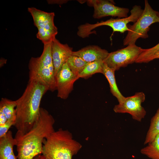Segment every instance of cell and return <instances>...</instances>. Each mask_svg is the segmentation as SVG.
I'll list each match as a JSON object with an SVG mask.
<instances>
[{
  "label": "cell",
  "instance_id": "cell-1",
  "mask_svg": "<svg viewBox=\"0 0 159 159\" xmlns=\"http://www.w3.org/2000/svg\"><path fill=\"white\" fill-rule=\"evenodd\" d=\"M55 120L46 109L40 107L38 117L32 128L23 134L16 133L17 159H33L42 154L45 139L55 131Z\"/></svg>",
  "mask_w": 159,
  "mask_h": 159
},
{
  "label": "cell",
  "instance_id": "cell-2",
  "mask_svg": "<svg viewBox=\"0 0 159 159\" xmlns=\"http://www.w3.org/2000/svg\"><path fill=\"white\" fill-rule=\"evenodd\" d=\"M48 87L37 81L29 82L21 96L16 100V119L14 126L16 133H26L32 127L39 115L43 96Z\"/></svg>",
  "mask_w": 159,
  "mask_h": 159
},
{
  "label": "cell",
  "instance_id": "cell-3",
  "mask_svg": "<svg viewBox=\"0 0 159 159\" xmlns=\"http://www.w3.org/2000/svg\"><path fill=\"white\" fill-rule=\"evenodd\" d=\"M82 147L70 132L60 128L45 139L42 154L46 159H72Z\"/></svg>",
  "mask_w": 159,
  "mask_h": 159
},
{
  "label": "cell",
  "instance_id": "cell-4",
  "mask_svg": "<svg viewBox=\"0 0 159 159\" xmlns=\"http://www.w3.org/2000/svg\"><path fill=\"white\" fill-rule=\"evenodd\" d=\"M52 42L44 44L40 56L30 59L28 64L29 82H40L45 85L49 90L53 92L57 88L52 55Z\"/></svg>",
  "mask_w": 159,
  "mask_h": 159
},
{
  "label": "cell",
  "instance_id": "cell-5",
  "mask_svg": "<svg viewBox=\"0 0 159 159\" xmlns=\"http://www.w3.org/2000/svg\"><path fill=\"white\" fill-rule=\"evenodd\" d=\"M158 11L153 9L147 0L145 1L143 12L137 21L132 25H128V31L123 41L124 45L135 44L140 38L148 37V32L152 24L159 23Z\"/></svg>",
  "mask_w": 159,
  "mask_h": 159
},
{
  "label": "cell",
  "instance_id": "cell-6",
  "mask_svg": "<svg viewBox=\"0 0 159 159\" xmlns=\"http://www.w3.org/2000/svg\"><path fill=\"white\" fill-rule=\"evenodd\" d=\"M143 11L140 6L135 5L130 11V14L126 18L113 19L111 18L105 21L97 22L95 24L88 23L81 25L78 27L77 34L82 38L88 37L92 33L91 31L96 28L102 26L111 27L113 32H118L123 33L128 31V24L136 22L140 17Z\"/></svg>",
  "mask_w": 159,
  "mask_h": 159
},
{
  "label": "cell",
  "instance_id": "cell-7",
  "mask_svg": "<svg viewBox=\"0 0 159 159\" xmlns=\"http://www.w3.org/2000/svg\"><path fill=\"white\" fill-rule=\"evenodd\" d=\"M28 11L32 15L34 25L38 29L37 39L44 44L51 43L58 33L54 23V12H47L35 7H29Z\"/></svg>",
  "mask_w": 159,
  "mask_h": 159
},
{
  "label": "cell",
  "instance_id": "cell-8",
  "mask_svg": "<svg viewBox=\"0 0 159 159\" xmlns=\"http://www.w3.org/2000/svg\"><path fill=\"white\" fill-rule=\"evenodd\" d=\"M144 49L135 44L129 45L125 47L109 53L104 62L115 71L135 62Z\"/></svg>",
  "mask_w": 159,
  "mask_h": 159
},
{
  "label": "cell",
  "instance_id": "cell-9",
  "mask_svg": "<svg viewBox=\"0 0 159 159\" xmlns=\"http://www.w3.org/2000/svg\"><path fill=\"white\" fill-rule=\"evenodd\" d=\"M145 97V95L143 92H136L133 95L125 97L122 103L114 106L113 110L117 113H128L133 120L141 122L146 113V110L142 106Z\"/></svg>",
  "mask_w": 159,
  "mask_h": 159
},
{
  "label": "cell",
  "instance_id": "cell-10",
  "mask_svg": "<svg viewBox=\"0 0 159 159\" xmlns=\"http://www.w3.org/2000/svg\"><path fill=\"white\" fill-rule=\"evenodd\" d=\"M89 6L94 8L93 17L99 19L107 16L117 17L118 18L128 16L129 9L115 5L113 1L106 0H89L86 1Z\"/></svg>",
  "mask_w": 159,
  "mask_h": 159
},
{
  "label": "cell",
  "instance_id": "cell-11",
  "mask_svg": "<svg viewBox=\"0 0 159 159\" xmlns=\"http://www.w3.org/2000/svg\"><path fill=\"white\" fill-rule=\"evenodd\" d=\"M79 78L71 70L66 62L55 76L57 96L67 99L73 90L74 83Z\"/></svg>",
  "mask_w": 159,
  "mask_h": 159
},
{
  "label": "cell",
  "instance_id": "cell-12",
  "mask_svg": "<svg viewBox=\"0 0 159 159\" xmlns=\"http://www.w3.org/2000/svg\"><path fill=\"white\" fill-rule=\"evenodd\" d=\"M72 48L55 38L52 42V55L55 75L72 55Z\"/></svg>",
  "mask_w": 159,
  "mask_h": 159
},
{
  "label": "cell",
  "instance_id": "cell-13",
  "mask_svg": "<svg viewBox=\"0 0 159 159\" xmlns=\"http://www.w3.org/2000/svg\"><path fill=\"white\" fill-rule=\"evenodd\" d=\"M108 51L97 45H90L76 51H73L72 55L80 57L87 63L103 60L109 54Z\"/></svg>",
  "mask_w": 159,
  "mask_h": 159
},
{
  "label": "cell",
  "instance_id": "cell-14",
  "mask_svg": "<svg viewBox=\"0 0 159 159\" xmlns=\"http://www.w3.org/2000/svg\"><path fill=\"white\" fill-rule=\"evenodd\" d=\"M115 72L104 62L102 74L108 82L111 92L117 99L119 104H120L123 102L125 97L122 94L118 89L116 83Z\"/></svg>",
  "mask_w": 159,
  "mask_h": 159
},
{
  "label": "cell",
  "instance_id": "cell-15",
  "mask_svg": "<svg viewBox=\"0 0 159 159\" xmlns=\"http://www.w3.org/2000/svg\"><path fill=\"white\" fill-rule=\"evenodd\" d=\"M16 141L12 136L11 131L0 138V159L6 158L14 152V147L16 146Z\"/></svg>",
  "mask_w": 159,
  "mask_h": 159
},
{
  "label": "cell",
  "instance_id": "cell-16",
  "mask_svg": "<svg viewBox=\"0 0 159 159\" xmlns=\"http://www.w3.org/2000/svg\"><path fill=\"white\" fill-rule=\"evenodd\" d=\"M16 100H12L6 98H2L0 101V110L5 115L7 120L14 121L15 123L16 119Z\"/></svg>",
  "mask_w": 159,
  "mask_h": 159
},
{
  "label": "cell",
  "instance_id": "cell-17",
  "mask_svg": "<svg viewBox=\"0 0 159 159\" xmlns=\"http://www.w3.org/2000/svg\"><path fill=\"white\" fill-rule=\"evenodd\" d=\"M104 64V61L102 60L88 63L79 75V77L87 79L96 73L102 74Z\"/></svg>",
  "mask_w": 159,
  "mask_h": 159
},
{
  "label": "cell",
  "instance_id": "cell-18",
  "mask_svg": "<svg viewBox=\"0 0 159 159\" xmlns=\"http://www.w3.org/2000/svg\"><path fill=\"white\" fill-rule=\"evenodd\" d=\"M159 134V107L154 116L151 118L150 125L147 132L144 144L151 142Z\"/></svg>",
  "mask_w": 159,
  "mask_h": 159
},
{
  "label": "cell",
  "instance_id": "cell-19",
  "mask_svg": "<svg viewBox=\"0 0 159 159\" xmlns=\"http://www.w3.org/2000/svg\"><path fill=\"white\" fill-rule=\"evenodd\" d=\"M148 144L141 149V153L151 159H159V134Z\"/></svg>",
  "mask_w": 159,
  "mask_h": 159
},
{
  "label": "cell",
  "instance_id": "cell-20",
  "mask_svg": "<svg viewBox=\"0 0 159 159\" xmlns=\"http://www.w3.org/2000/svg\"><path fill=\"white\" fill-rule=\"evenodd\" d=\"M67 63L72 72L78 76L88 63L80 57L72 55L69 58Z\"/></svg>",
  "mask_w": 159,
  "mask_h": 159
},
{
  "label": "cell",
  "instance_id": "cell-21",
  "mask_svg": "<svg viewBox=\"0 0 159 159\" xmlns=\"http://www.w3.org/2000/svg\"><path fill=\"white\" fill-rule=\"evenodd\" d=\"M159 51V43L154 46L148 49H144L143 51L139 55L135 63H147L151 61L153 56Z\"/></svg>",
  "mask_w": 159,
  "mask_h": 159
},
{
  "label": "cell",
  "instance_id": "cell-22",
  "mask_svg": "<svg viewBox=\"0 0 159 159\" xmlns=\"http://www.w3.org/2000/svg\"><path fill=\"white\" fill-rule=\"evenodd\" d=\"M15 122L11 120H7L3 125L0 126V138L5 135L12 125H14Z\"/></svg>",
  "mask_w": 159,
  "mask_h": 159
},
{
  "label": "cell",
  "instance_id": "cell-23",
  "mask_svg": "<svg viewBox=\"0 0 159 159\" xmlns=\"http://www.w3.org/2000/svg\"><path fill=\"white\" fill-rule=\"evenodd\" d=\"M7 121V119L3 112L0 110V126L4 124Z\"/></svg>",
  "mask_w": 159,
  "mask_h": 159
},
{
  "label": "cell",
  "instance_id": "cell-24",
  "mask_svg": "<svg viewBox=\"0 0 159 159\" xmlns=\"http://www.w3.org/2000/svg\"><path fill=\"white\" fill-rule=\"evenodd\" d=\"M4 159H17V157H16L13 153Z\"/></svg>",
  "mask_w": 159,
  "mask_h": 159
},
{
  "label": "cell",
  "instance_id": "cell-25",
  "mask_svg": "<svg viewBox=\"0 0 159 159\" xmlns=\"http://www.w3.org/2000/svg\"><path fill=\"white\" fill-rule=\"evenodd\" d=\"M33 159H46L42 154L39 155L35 157Z\"/></svg>",
  "mask_w": 159,
  "mask_h": 159
},
{
  "label": "cell",
  "instance_id": "cell-26",
  "mask_svg": "<svg viewBox=\"0 0 159 159\" xmlns=\"http://www.w3.org/2000/svg\"><path fill=\"white\" fill-rule=\"evenodd\" d=\"M157 59H159V51L156 53L153 56L151 59V61Z\"/></svg>",
  "mask_w": 159,
  "mask_h": 159
},
{
  "label": "cell",
  "instance_id": "cell-27",
  "mask_svg": "<svg viewBox=\"0 0 159 159\" xmlns=\"http://www.w3.org/2000/svg\"><path fill=\"white\" fill-rule=\"evenodd\" d=\"M2 61H3V62H2V63L0 64V65L1 66H1H2V65H3L4 64V63H5L6 62V60L5 59H3V60H2Z\"/></svg>",
  "mask_w": 159,
  "mask_h": 159
},
{
  "label": "cell",
  "instance_id": "cell-28",
  "mask_svg": "<svg viewBox=\"0 0 159 159\" xmlns=\"http://www.w3.org/2000/svg\"><path fill=\"white\" fill-rule=\"evenodd\" d=\"M158 15H159V12H158Z\"/></svg>",
  "mask_w": 159,
  "mask_h": 159
}]
</instances>
